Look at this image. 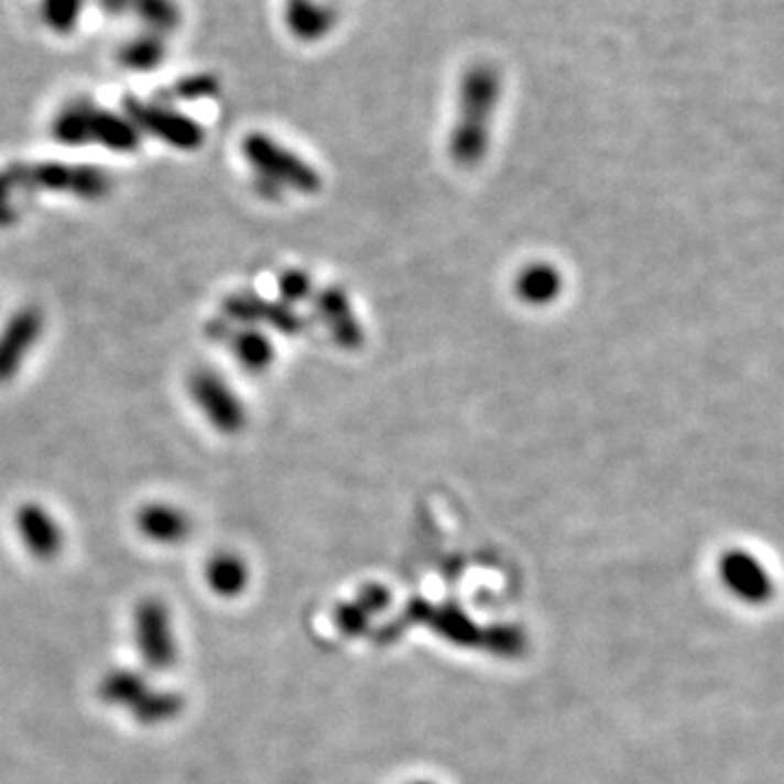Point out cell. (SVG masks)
Wrapping results in <instances>:
<instances>
[{"label": "cell", "mask_w": 784, "mask_h": 784, "mask_svg": "<svg viewBox=\"0 0 784 784\" xmlns=\"http://www.w3.org/2000/svg\"><path fill=\"white\" fill-rule=\"evenodd\" d=\"M100 4H102L107 11L118 13V11H127V9H131L133 0H100Z\"/></svg>", "instance_id": "obj_25"}, {"label": "cell", "mask_w": 784, "mask_h": 784, "mask_svg": "<svg viewBox=\"0 0 784 784\" xmlns=\"http://www.w3.org/2000/svg\"><path fill=\"white\" fill-rule=\"evenodd\" d=\"M277 291H280V301L293 305V303H301L307 296H312L314 294V284H312V277L305 271L288 269V271H284L280 275Z\"/></svg>", "instance_id": "obj_23"}, {"label": "cell", "mask_w": 784, "mask_h": 784, "mask_svg": "<svg viewBox=\"0 0 784 784\" xmlns=\"http://www.w3.org/2000/svg\"><path fill=\"white\" fill-rule=\"evenodd\" d=\"M44 334V314L37 307H20L0 329V384L11 382Z\"/></svg>", "instance_id": "obj_10"}, {"label": "cell", "mask_w": 784, "mask_h": 784, "mask_svg": "<svg viewBox=\"0 0 784 784\" xmlns=\"http://www.w3.org/2000/svg\"><path fill=\"white\" fill-rule=\"evenodd\" d=\"M249 565L233 552H218L205 565V582L218 597L233 599L249 587Z\"/></svg>", "instance_id": "obj_16"}, {"label": "cell", "mask_w": 784, "mask_h": 784, "mask_svg": "<svg viewBox=\"0 0 784 784\" xmlns=\"http://www.w3.org/2000/svg\"><path fill=\"white\" fill-rule=\"evenodd\" d=\"M133 639L142 663L153 672H168L179 661V643L171 608L155 597L142 599L133 610Z\"/></svg>", "instance_id": "obj_6"}, {"label": "cell", "mask_w": 784, "mask_h": 784, "mask_svg": "<svg viewBox=\"0 0 784 784\" xmlns=\"http://www.w3.org/2000/svg\"><path fill=\"white\" fill-rule=\"evenodd\" d=\"M18 200L20 195L7 168L0 171V227H9L18 218Z\"/></svg>", "instance_id": "obj_24"}, {"label": "cell", "mask_w": 784, "mask_h": 784, "mask_svg": "<svg viewBox=\"0 0 784 784\" xmlns=\"http://www.w3.org/2000/svg\"><path fill=\"white\" fill-rule=\"evenodd\" d=\"M135 525L144 538L157 545H182L193 532L190 516L166 501H153L140 508Z\"/></svg>", "instance_id": "obj_13"}, {"label": "cell", "mask_w": 784, "mask_h": 784, "mask_svg": "<svg viewBox=\"0 0 784 784\" xmlns=\"http://www.w3.org/2000/svg\"><path fill=\"white\" fill-rule=\"evenodd\" d=\"M122 109L140 135L142 133L153 135L177 151H196L205 142V129L196 122L195 118L175 109L168 102L162 100L151 102V100L127 97L122 102Z\"/></svg>", "instance_id": "obj_5"}, {"label": "cell", "mask_w": 784, "mask_h": 784, "mask_svg": "<svg viewBox=\"0 0 784 784\" xmlns=\"http://www.w3.org/2000/svg\"><path fill=\"white\" fill-rule=\"evenodd\" d=\"M318 320L325 325L334 342L345 351H358L364 345V329L356 316L349 294L338 286H327L314 294Z\"/></svg>", "instance_id": "obj_12"}, {"label": "cell", "mask_w": 784, "mask_h": 784, "mask_svg": "<svg viewBox=\"0 0 784 784\" xmlns=\"http://www.w3.org/2000/svg\"><path fill=\"white\" fill-rule=\"evenodd\" d=\"M184 697L175 690L151 688L144 699L131 710V715L142 726H160L173 721L184 710Z\"/></svg>", "instance_id": "obj_18"}, {"label": "cell", "mask_w": 784, "mask_h": 784, "mask_svg": "<svg viewBox=\"0 0 784 784\" xmlns=\"http://www.w3.org/2000/svg\"><path fill=\"white\" fill-rule=\"evenodd\" d=\"M222 316L240 325H251L262 331L273 329L284 336H296L305 329V320L294 312L293 305L280 298L273 301L255 293H236L225 296Z\"/></svg>", "instance_id": "obj_8"}, {"label": "cell", "mask_w": 784, "mask_h": 784, "mask_svg": "<svg viewBox=\"0 0 784 784\" xmlns=\"http://www.w3.org/2000/svg\"><path fill=\"white\" fill-rule=\"evenodd\" d=\"M18 195H68L84 200H98L109 195L113 179L107 171L90 164L64 162H18L7 166Z\"/></svg>", "instance_id": "obj_4"}, {"label": "cell", "mask_w": 784, "mask_h": 784, "mask_svg": "<svg viewBox=\"0 0 784 784\" xmlns=\"http://www.w3.org/2000/svg\"><path fill=\"white\" fill-rule=\"evenodd\" d=\"M81 7L84 0H42V15L51 29L66 33L79 22Z\"/></svg>", "instance_id": "obj_22"}, {"label": "cell", "mask_w": 784, "mask_h": 784, "mask_svg": "<svg viewBox=\"0 0 784 784\" xmlns=\"http://www.w3.org/2000/svg\"><path fill=\"white\" fill-rule=\"evenodd\" d=\"M188 391L205 421L220 434H238L247 427V407L229 382L211 369H196Z\"/></svg>", "instance_id": "obj_7"}, {"label": "cell", "mask_w": 784, "mask_h": 784, "mask_svg": "<svg viewBox=\"0 0 784 784\" xmlns=\"http://www.w3.org/2000/svg\"><path fill=\"white\" fill-rule=\"evenodd\" d=\"M207 338L225 345L236 362L249 373H264L275 362V345L271 336L258 327L233 323L225 316L207 323Z\"/></svg>", "instance_id": "obj_9"}, {"label": "cell", "mask_w": 784, "mask_h": 784, "mask_svg": "<svg viewBox=\"0 0 784 784\" xmlns=\"http://www.w3.org/2000/svg\"><path fill=\"white\" fill-rule=\"evenodd\" d=\"M563 273L552 264H530L514 280V293L519 301L532 307H545L563 293Z\"/></svg>", "instance_id": "obj_15"}, {"label": "cell", "mask_w": 784, "mask_h": 784, "mask_svg": "<svg viewBox=\"0 0 784 784\" xmlns=\"http://www.w3.org/2000/svg\"><path fill=\"white\" fill-rule=\"evenodd\" d=\"M51 133L64 146L98 144L113 153H133L142 140L127 116L102 109L86 98L64 105L53 118Z\"/></svg>", "instance_id": "obj_2"}, {"label": "cell", "mask_w": 784, "mask_h": 784, "mask_svg": "<svg viewBox=\"0 0 784 784\" xmlns=\"http://www.w3.org/2000/svg\"><path fill=\"white\" fill-rule=\"evenodd\" d=\"M166 57V44L164 35L157 33H144L131 40L122 51H120V64L133 73H149L155 66H160Z\"/></svg>", "instance_id": "obj_19"}, {"label": "cell", "mask_w": 784, "mask_h": 784, "mask_svg": "<svg viewBox=\"0 0 784 784\" xmlns=\"http://www.w3.org/2000/svg\"><path fill=\"white\" fill-rule=\"evenodd\" d=\"M499 100V77L487 66L467 73L460 90V107L451 127L447 151L456 166L476 168L487 157L492 118Z\"/></svg>", "instance_id": "obj_1"}, {"label": "cell", "mask_w": 784, "mask_h": 784, "mask_svg": "<svg viewBox=\"0 0 784 784\" xmlns=\"http://www.w3.org/2000/svg\"><path fill=\"white\" fill-rule=\"evenodd\" d=\"M131 9L142 18V22L151 29V33L157 35H166L182 20L175 0H133Z\"/></svg>", "instance_id": "obj_20"}, {"label": "cell", "mask_w": 784, "mask_h": 784, "mask_svg": "<svg viewBox=\"0 0 784 784\" xmlns=\"http://www.w3.org/2000/svg\"><path fill=\"white\" fill-rule=\"evenodd\" d=\"M242 155L255 173L258 193L266 198H277L284 190L316 195L323 186L314 166L266 133H249L242 140Z\"/></svg>", "instance_id": "obj_3"}, {"label": "cell", "mask_w": 784, "mask_h": 784, "mask_svg": "<svg viewBox=\"0 0 784 784\" xmlns=\"http://www.w3.org/2000/svg\"><path fill=\"white\" fill-rule=\"evenodd\" d=\"M220 86L214 75H195L186 77L179 84H173L168 90L162 92V102H173V100H198V98H211L218 95Z\"/></svg>", "instance_id": "obj_21"}, {"label": "cell", "mask_w": 784, "mask_h": 784, "mask_svg": "<svg viewBox=\"0 0 784 784\" xmlns=\"http://www.w3.org/2000/svg\"><path fill=\"white\" fill-rule=\"evenodd\" d=\"M149 690H151V686L142 674H135L124 667H116V669L107 672L98 683V697L105 704L124 708L129 712L144 699V695Z\"/></svg>", "instance_id": "obj_17"}, {"label": "cell", "mask_w": 784, "mask_h": 784, "mask_svg": "<svg viewBox=\"0 0 784 784\" xmlns=\"http://www.w3.org/2000/svg\"><path fill=\"white\" fill-rule=\"evenodd\" d=\"M13 523L22 545L33 558L42 563H51L62 554L64 530L59 521L42 503L35 501L22 503L13 514Z\"/></svg>", "instance_id": "obj_11"}, {"label": "cell", "mask_w": 784, "mask_h": 784, "mask_svg": "<svg viewBox=\"0 0 784 784\" xmlns=\"http://www.w3.org/2000/svg\"><path fill=\"white\" fill-rule=\"evenodd\" d=\"M721 578L732 592L745 599H761L770 592V578L763 565L748 552H728L721 560Z\"/></svg>", "instance_id": "obj_14"}]
</instances>
